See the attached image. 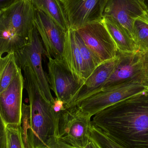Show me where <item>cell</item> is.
<instances>
[{"label":"cell","mask_w":148,"mask_h":148,"mask_svg":"<svg viewBox=\"0 0 148 148\" xmlns=\"http://www.w3.org/2000/svg\"><path fill=\"white\" fill-rule=\"evenodd\" d=\"M92 124L126 148H148V89L94 116Z\"/></svg>","instance_id":"1"},{"label":"cell","mask_w":148,"mask_h":148,"mask_svg":"<svg viewBox=\"0 0 148 148\" xmlns=\"http://www.w3.org/2000/svg\"><path fill=\"white\" fill-rule=\"evenodd\" d=\"M29 105L23 103L22 130L26 148H47L58 140L59 116L31 72L24 74Z\"/></svg>","instance_id":"2"},{"label":"cell","mask_w":148,"mask_h":148,"mask_svg":"<svg viewBox=\"0 0 148 148\" xmlns=\"http://www.w3.org/2000/svg\"><path fill=\"white\" fill-rule=\"evenodd\" d=\"M35 9L29 0H19L0 10V57L28 43L34 26Z\"/></svg>","instance_id":"3"},{"label":"cell","mask_w":148,"mask_h":148,"mask_svg":"<svg viewBox=\"0 0 148 148\" xmlns=\"http://www.w3.org/2000/svg\"><path fill=\"white\" fill-rule=\"evenodd\" d=\"M147 89L148 83L140 80H130L103 88L73 105L92 117L104 109Z\"/></svg>","instance_id":"4"},{"label":"cell","mask_w":148,"mask_h":148,"mask_svg":"<svg viewBox=\"0 0 148 148\" xmlns=\"http://www.w3.org/2000/svg\"><path fill=\"white\" fill-rule=\"evenodd\" d=\"M17 65L21 69L28 67L31 69L45 98L53 103L54 98L50 91L48 75L42 66V55L45 49L35 26L31 30L28 43L15 52Z\"/></svg>","instance_id":"5"},{"label":"cell","mask_w":148,"mask_h":148,"mask_svg":"<svg viewBox=\"0 0 148 148\" xmlns=\"http://www.w3.org/2000/svg\"><path fill=\"white\" fill-rule=\"evenodd\" d=\"M91 119L76 105L66 108L59 115L58 140L76 148H84L90 136Z\"/></svg>","instance_id":"6"},{"label":"cell","mask_w":148,"mask_h":148,"mask_svg":"<svg viewBox=\"0 0 148 148\" xmlns=\"http://www.w3.org/2000/svg\"><path fill=\"white\" fill-rule=\"evenodd\" d=\"M48 78L50 89L56 98L64 102L65 108L72 106L75 101L82 86L74 77L63 61L48 58Z\"/></svg>","instance_id":"7"},{"label":"cell","mask_w":148,"mask_h":148,"mask_svg":"<svg viewBox=\"0 0 148 148\" xmlns=\"http://www.w3.org/2000/svg\"><path fill=\"white\" fill-rule=\"evenodd\" d=\"M76 30L101 63L117 56L118 49L103 20L89 23Z\"/></svg>","instance_id":"8"},{"label":"cell","mask_w":148,"mask_h":148,"mask_svg":"<svg viewBox=\"0 0 148 148\" xmlns=\"http://www.w3.org/2000/svg\"><path fill=\"white\" fill-rule=\"evenodd\" d=\"M117 54L120 58L118 65L101 89L132 80L148 83V52L127 53L118 51Z\"/></svg>","instance_id":"9"},{"label":"cell","mask_w":148,"mask_h":148,"mask_svg":"<svg viewBox=\"0 0 148 148\" xmlns=\"http://www.w3.org/2000/svg\"><path fill=\"white\" fill-rule=\"evenodd\" d=\"M34 25L41 39L48 59L52 58L63 61L67 32L41 10H35Z\"/></svg>","instance_id":"10"},{"label":"cell","mask_w":148,"mask_h":148,"mask_svg":"<svg viewBox=\"0 0 148 148\" xmlns=\"http://www.w3.org/2000/svg\"><path fill=\"white\" fill-rule=\"evenodd\" d=\"M109 0H61L65 9L70 29L76 30L89 23L103 20Z\"/></svg>","instance_id":"11"},{"label":"cell","mask_w":148,"mask_h":148,"mask_svg":"<svg viewBox=\"0 0 148 148\" xmlns=\"http://www.w3.org/2000/svg\"><path fill=\"white\" fill-rule=\"evenodd\" d=\"M21 69L8 87L0 93V117L5 125H21L24 77Z\"/></svg>","instance_id":"12"},{"label":"cell","mask_w":148,"mask_h":148,"mask_svg":"<svg viewBox=\"0 0 148 148\" xmlns=\"http://www.w3.org/2000/svg\"><path fill=\"white\" fill-rule=\"evenodd\" d=\"M147 16L148 6L145 0H109L103 13V17L113 18L133 38L135 21Z\"/></svg>","instance_id":"13"},{"label":"cell","mask_w":148,"mask_h":148,"mask_svg":"<svg viewBox=\"0 0 148 148\" xmlns=\"http://www.w3.org/2000/svg\"><path fill=\"white\" fill-rule=\"evenodd\" d=\"M119 60L120 58L117 54V56L114 59L104 62L99 65L83 84L75 101L72 105L100 90L114 73Z\"/></svg>","instance_id":"14"},{"label":"cell","mask_w":148,"mask_h":148,"mask_svg":"<svg viewBox=\"0 0 148 148\" xmlns=\"http://www.w3.org/2000/svg\"><path fill=\"white\" fill-rule=\"evenodd\" d=\"M63 61L76 79L83 84L85 81L83 60L76 40V30L71 29L66 33Z\"/></svg>","instance_id":"15"},{"label":"cell","mask_w":148,"mask_h":148,"mask_svg":"<svg viewBox=\"0 0 148 148\" xmlns=\"http://www.w3.org/2000/svg\"><path fill=\"white\" fill-rule=\"evenodd\" d=\"M36 10L42 11L55 22L65 32L70 29V24L61 0H29Z\"/></svg>","instance_id":"16"},{"label":"cell","mask_w":148,"mask_h":148,"mask_svg":"<svg viewBox=\"0 0 148 148\" xmlns=\"http://www.w3.org/2000/svg\"><path fill=\"white\" fill-rule=\"evenodd\" d=\"M103 21L119 52L127 53L136 52L135 42L126 29L111 17H104Z\"/></svg>","instance_id":"17"},{"label":"cell","mask_w":148,"mask_h":148,"mask_svg":"<svg viewBox=\"0 0 148 148\" xmlns=\"http://www.w3.org/2000/svg\"><path fill=\"white\" fill-rule=\"evenodd\" d=\"M21 69L17 65L14 52L0 57V93L8 87Z\"/></svg>","instance_id":"18"},{"label":"cell","mask_w":148,"mask_h":148,"mask_svg":"<svg viewBox=\"0 0 148 148\" xmlns=\"http://www.w3.org/2000/svg\"><path fill=\"white\" fill-rule=\"evenodd\" d=\"M133 38L136 52H148V16L135 21L133 27Z\"/></svg>","instance_id":"19"},{"label":"cell","mask_w":148,"mask_h":148,"mask_svg":"<svg viewBox=\"0 0 148 148\" xmlns=\"http://www.w3.org/2000/svg\"><path fill=\"white\" fill-rule=\"evenodd\" d=\"M76 40L83 60L85 70L84 76L86 81L96 68L101 63L92 51L86 46L77 32Z\"/></svg>","instance_id":"20"},{"label":"cell","mask_w":148,"mask_h":148,"mask_svg":"<svg viewBox=\"0 0 148 148\" xmlns=\"http://www.w3.org/2000/svg\"><path fill=\"white\" fill-rule=\"evenodd\" d=\"M6 148H26L21 125H6Z\"/></svg>","instance_id":"21"},{"label":"cell","mask_w":148,"mask_h":148,"mask_svg":"<svg viewBox=\"0 0 148 148\" xmlns=\"http://www.w3.org/2000/svg\"><path fill=\"white\" fill-rule=\"evenodd\" d=\"M90 136L101 148H126L114 141L92 124L90 128Z\"/></svg>","instance_id":"22"},{"label":"cell","mask_w":148,"mask_h":148,"mask_svg":"<svg viewBox=\"0 0 148 148\" xmlns=\"http://www.w3.org/2000/svg\"><path fill=\"white\" fill-rule=\"evenodd\" d=\"M52 107L54 111L57 115H60L61 113L66 109L64 102L58 98H54L52 103Z\"/></svg>","instance_id":"23"},{"label":"cell","mask_w":148,"mask_h":148,"mask_svg":"<svg viewBox=\"0 0 148 148\" xmlns=\"http://www.w3.org/2000/svg\"><path fill=\"white\" fill-rule=\"evenodd\" d=\"M6 125L1 121L0 130V148H6Z\"/></svg>","instance_id":"24"},{"label":"cell","mask_w":148,"mask_h":148,"mask_svg":"<svg viewBox=\"0 0 148 148\" xmlns=\"http://www.w3.org/2000/svg\"><path fill=\"white\" fill-rule=\"evenodd\" d=\"M47 148H77L67 144L63 142L58 140L56 142Z\"/></svg>","instance_id":"25"},{"label":"cell","mask_w":148,"mask_h":148,"mask_svg":"<svg viewBox=\"0 0 148 148\" xmlns=\"http://www.w3.org/2000/svg\"><path fill=\"white\" fill-rule=\"evenodd\" d=\"M19 0H0V10L6 8Z\"/></svg>","instance_id":"26"},{"label":"cell","mask_w":148,"mask_h":148,"mask_svg":"<svg viewBox=\"0 0 148 148\" xmlns=\"http://www.w3.org/2000/svg\"><path fill=\"white\" fill-rule=\"evenodd\" d=\"M83 148H101L96 142L89 136L87 143Z\"/></svg>","instance_id":"27"},{"label":"cell","mask_w":148,"mask_h":148,"mask_svg":"<svg viewBox=\"0 0 148 148\" xmlns=\"http://www.w3.org/2000/svg\"><path fill=\"white\" fill-rule=\"evenodd\" d=\"M146 1V3H147V4L148 6V0H145Z\"/></svg>","instance_id":"28"}]
</instances>
